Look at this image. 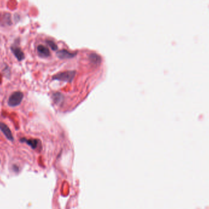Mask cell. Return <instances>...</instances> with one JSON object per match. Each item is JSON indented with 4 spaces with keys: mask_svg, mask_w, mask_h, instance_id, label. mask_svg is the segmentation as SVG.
Here are the masks:
<instances>
[{
    "mask_svg": "<svg viewBox=\"0 0 209 209\" xmlns=\"http://www.w3.org/2000/svg\"><path fill=\"white\" fill-rule=\"evenodd\" d=\"M23 97V93L21 92H16L13 93L8 99V105L12 107H16L20 104Z\"/></svg>",
    "mask_w": 209,
    "mask_h": 209,
    "instance_id": "1",
    "label": "cell"
},
{
    "mask_svg": "<svg viewBox=\"0 0 209 209\" xmlns=\"http://www.w3.org/2000/svg\"><path fill=\"white\" fill-rule=\"evenodd\" d=\"M75 75V71H66L58 73L53 76V79L63 81H72Z\"/></svg>",
    "mask_w": 209,
    "mask_h": 209,
    "instance_id": "2",
    "label": "cell"
},
{
    "mask_svg": "<svg viewBox=\"0 0 209 209\" xmlns=\"http://www.w3.org/2000/svg\"><path fill=\"white\" fill-rule=\"evenodd\" d=\"M11 52H12V53L14 54V55L16 57V58L18 60V61L20 62V61H22V60H24L25 54H24L23 52L21 50V49L19 47L13 45L11 47Z\"/></svg>",
    "mask_w": 209,
    "mask_h": 209,
    "instance_id": "3",
    "label": "cell"
},
{
    "mask_svg": "<svg viewBox=\"0 0 209 209\" xmlns=\"http://www.w3.org/2000/svg\"><path fill=\"white\" fill-rule=\"evenodd\" d=\"M0 129L6 137V138L9 141H13L14 137L12 134V132L9 128L4 123L0 122Z\"/></svg>",
    "mask_w": 209,
    "mask_h": 209,
    "instance_id": "4",
    "label": "cell"
},
{
    "mask_svg": "<svg viewBox=\"0 0 209 209\" xmlns=\"http://www.w3.org/2000/svg\"><path fill=\"white\" fill-rule=\"evenodd\" d=\"M37 50L38 55L41 57H44V58L48 57V56H50V52L48 47L42 44H40L37 46Z\"/></svg>",
    "mask_w": 209,
    "mask_h": 209,
    "instance_id": "5",
    "label": "cell"
},
{
    "mask_svg": "<svg viewBox=\"0 0 209 209\" xmlns=\"http://www.w3.org/2000/svg\"><path fill=\"white\" fill-rule=\"evenodd\" d=\"M58 57L61 58H70L75 55V53L70 52L66 49H61L57 52L56 53Z\"/></svg>",
    "mask_w": 209,
    "mask_h": 209,
    "instance_id": "6",
    "label": "cell"
},
{
    "mask_svg": "<svg viewBox=\"0 0 209 209\" xmlns=\"http://www.w3.org/2000/svg\"><path fill=\"white\" fill-rule=\"evenodd\" d=\"M1 24H4L7 25H11L12 24L11 14L8 13H5L1 19Z\"/></svg>",
    "mask_w": 209,
    "mask_h": 209,
    "instance_id": "7",
    "label": "cell"
},
{
    "mask_svg": "<svg viewBox=\"0 0 209 209\" xmlns=\"http://www.w3.org/2000/svg\"><path fill=\"white\" fill-rule=\"evenodd\" d=\"M20 141L21 142H25L27 144L30 145L32 148H36L37 147L39 142V141L37 139H26L25 138H22Z\"/></svg>",
    "mask_w": 209,
    "mask_h": 209,
    "instance_id": "8",
    "label": "cell"
},
{
    "mask_svg": "<svg viewBox=\"0 0 209 209\" xmlns=\"http://www.w3.org/2000/svg\"><path fill=\"white\" fill-rule=\"evenodd\" d=\"M89 59L91 62H93L94 63L98 64L101 61V58L100 55H98L97 53H92L89 55Z\"/></svg>",
    "mask_w": 209,
    "mask_h": 209,
    "instance_id": "9",
    "label": "cell"
},
{
    "mask_svg": "<svg viewBox=\"0 0 209 209\" xmlns=\"http://www.w3.org/2000/svg\"><path fill=\"white\" fill-rule=\"evenodd\" d=\"M53 97L54 101H55L56 103H59V102H61L62 99H63V95H62L61 93H56L53 94Z\"/></svg>",
    "mask_w": 209,
    "mask_h": 209,
    "instance_id": "10",
    "label": "cell"
},
{
    "mask_svg": "<svg viewBox=\"0 0 209 209\" xmlns=\"http://www.w3.org/2000/svg\"><path fill=\"white\" fill-rule=\"evenodd\" d=\"M46 42H47V44H48V46L51 48L52 50H56V49L58 48L57 45L56 44V43H55L53 41H51V40H47Z\"/></svg>",
    "mask_w": 209,
    "mask_h": 209,
    "instance_id": "11",
    "label": "cell"
}]
</instances>
